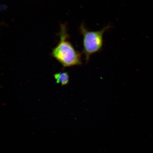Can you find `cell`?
I'll return each mask as SVG.
<instances>
[{
  "label": "cell",
  "instance_id": "obj_2",
  "mask_svg": "<svg viewBox=\"0 0 153 153\" xmlns=\"http://www.w3.org/2000/svg\"><path fill=\"white\" fill-rule=\"evenodd\" d=\"M111 27L110 25L97 31L88 30L85 24L80 26V32L83 37V53L85 55L86 62H88L92 55L99 52L102 49L104 44L103 36L105 32Z\"/></svg>",
  "mask_w": 153,
  "mask_h": 153
},
{
  "label": "cell",
  "instance_id": "obj_1",
  "mask_svg": "<svg viewBox=\"0 0 153 153\" xmlns=\"http://www.w3.org/2000/svg\"><path fill=\"white\" fill-rule=\"evenodd\" d=\"M60 40L52 49L51 55L63 68L80 66L82 64L81 53L76 50L68 41L66 25H60L59 33Z\"/></svg>",
  "mask_w": 153,
  "mask_h": 153
},
{
  "label": "cell",
  "instance_id": "obj_3",
  "mask_svg": "<svg viewBox=\"0 0 153 153\" xmlns=\"http://www.w3.org/2000/svg\"><path fill=\"white\" fill-rule=\"evenodd\" d=\"M54 78L56 81V83L60 84L62 85H65L68 84L69 82V76L68 72H62L55 74Z\"/></svg>",
  "mask_w": 153,
  "mask_h": 153
}]
</instances>
